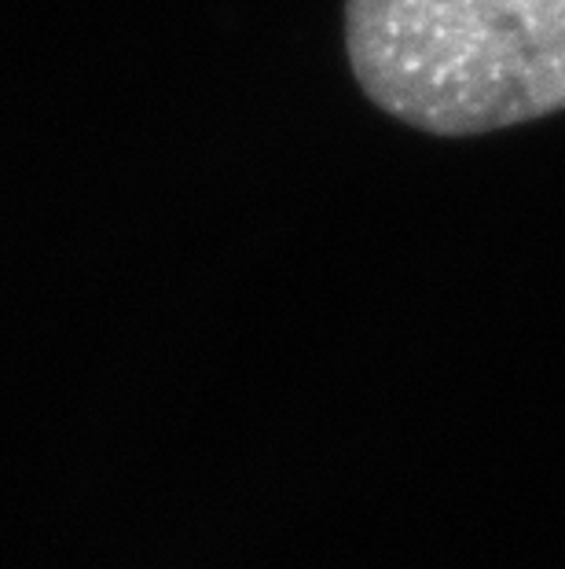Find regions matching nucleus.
Listing matches in <instances>:
<instances>
[{"mask_svg":"<svg viewBox=\"0 0 565 569\" xmlns=\"http://www.w3.org/2000/svg\"><path fill=\"white\" fill-rule=\"evenodd\" d=\"M345 44L360 89L437 137L565 111V0H349Z\"/></svg>","mask_w":565,"mask_h":569,"instance_id":"nucleus-1","label":"nucleus"}]
</instances>
